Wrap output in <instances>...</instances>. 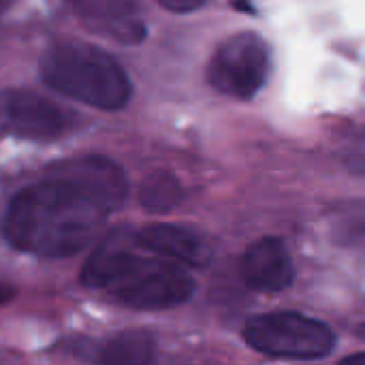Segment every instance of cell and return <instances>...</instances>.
I'll return each mask as SVG.
<instances>
[{
    "instance_id": "1",
    "label": "cell",
    "mask_w": 365,
    "mask_h": 365,
    "mask_svg": "<svg viewBox=\"0 0 365 365\" xmlns=\"http://www.w3.org/2000/svg\"><path fill=\"white\" fill-rule=\"evenodd\" d=\"M126 195V175L113 160L94 154L71 158L51 167L43 180L21 188L11 199L2 235L26 255L75 257L122 207Z\"/></svg>"
},
{
    "instance_id": "9",
    "label": "cell",
    "mask_w": 365,
    "mask_h": 365,
    "mask_svg": "<svg viewBox=\"0 0 365 365\" xmlns=\"http://www.w3.org/2000/svg\"><path fill=\"white\" fill-rule=\"evenodd\" d=\"M79 15L86 21H92L96 28L109 32L107 36H113L122 43H137L143 38L145 28L143 24L128 15V11H135L133 4H118V2H81L77 4Z\"/></svg>"
},
{
    "instance_id": "8",
    "label": "cell",
    "mask_w": 365,
    "mask_h": 365,
    "mask_svg": "<svg viewBox=\"0 0 365 365\" xmlns=\"http://www.w3.org/2000/svg\"><path fill=\"white\" fill-rule=\"evenodd\" d=\"M133 242L143 250L182 267H205L212 261L210 244L192 229L178 225H148L135 233Z\"/></svg>"
},
{
    "instance_id": "7",
    "label": "cell",
    "mask_w": 365,
    "mask_h": 365,
    "mask_svg": "<svg viewBox=\"0 0 365 365\" xmlns=\"http://www.w3.org/2000/svg\"><path fill=\"white\" fill-rule=\"evenodd\" d=\"M242 278L259 293H280L295 280L293 259L278 237H261L242 257Z\"/></svg>"
},
{
    "instance_id": "6",
    "label": "cell",
    "mask_w": 365,
    "mask_h": 365,
    "mask_svg": "<svg viewBox=\"0 0 365 365\" xmlns=\"http://www.w3.org/2000/svg\"><path fill=\"white\" fill-rule=\"evenodd\" d=\"M75 115L51 98L28 90L9 88L0 92V133L28 139L53 141L73 128Z\"/></svg>"
},
{
    "instance_id": "2",
    "label": "cell",
    "mask_w": 365,
    "mask_h": 365,
    "mask_svg": "<svg viewBox=\"0 0 365 365\" xmlns=\"http://www.w3.org/2000/svg\"><path fill=\"white\" fill-rule=\"evenodd\" d=\"M81 284L135 310L175 308L195 293V280L186 267L160 257H143L120 240H105L88 257Z\"/></svg>"
},
{
    "instance_id": "5",
    "label": "cell",
    "mask_w": 365,
    "mask_h": 365,
    "mask_svg": "<svg viewBox=\"0 0 365 365\" xmlns=\"http://www.w3.org/2000/svg\"><path fill=\"white\" fill-rule=\"evenodd\" d=\"M269 47L255 32H240L218 45L210 64L207 81L218 92L248 101L267 81Z\"/></svg>"
},
{
    "instance_id": "10",
    "label": "cell",
    "mask_w": 365,
    "mask_h": 365,
    "mask_svg": "<svg viewBox=\"0 0 365 365\" xmlns=\"http://www.w3.org/2000/svg\"><path fill=\"white\" fill-rule=\"evenodd\" d=\"M156 342L150 334L133 329L115 334L96 351L94 365H152Z\"/></svg>"
},
{
    "instance_id": "14",
    "label": "cell",
    "mask_w": 365,
    "mask_h": 365,
    "mask_svg": "<svg viewBox=\"0 0 365 365\" xmlns=\"http://www.w3.org/2000/svg\"><path fill=\"white\" fill-rule=\"evenodd\" d=\"M13 297H15V289L11 284H6V282L0 280V306L6 304V302H11Z\"/></svg>"
},
{
    "instance_id": "11",
    "label": "cell",
    "mask_w": 365,
    "mask_h": 365,
    "mask_svg": "<svg viewBox=\"0 0 365 365\" xmlns=\"http://www.w3.org/2000/svg\"><path fill=\"white\" fill-rule=\"evenodd\" d=\"M325 222L336 244L344 248L365 246V199L334 203Z\"/></svg>"
},
{
    "instance_id": "4",
    "label": "cell",
    "mask_w": 365,
    "mask_h": 365,
    "mask_svg": "<svg viewBox=\"0 0 365 365\" xmlns=\"http://www.w3.org/2000/svg\"><path fill=\"white\" fill-rule=\"evenodd\" d=\"M244 340L259 353L280 359H323L336 346L334 331L297 312L257 314L246 321Z\"/></svg>"
},
{
    "instance_id": "13",
    "label": "cell",
    "mask_w": 365,
    "mask_h": 365,
    "mask_svg": "<svg viewBox=\"0 0 365 365\" xmlns=\"http://www.w3.org/2000/svg\"><path fill=\"white\" fill-rule=\"evenodd\" d=\"M158 4L171 13H190V11L201 9L203 0H160Z\"/></svg>"
},
{
    "instance_id": "3",
    "label": "cell",
    "mask_w": 365,
    "mask_h": 365,
    "mask_svg": "<svg viewBox=\"0 0 365 365\" xmlns=\"http://www.w3.org/2000/svg\"><path fill=\"white\" fill-rule=\"evenodd\" d=\"M38 73L53 92L103 111H118L133 96V83L122 64L83 41L49 45L38 60Z\"/></svg>"
},
{
    "instance_id": "15",
    "label": "cell",
    "mask_w": 365,
    "mask_h": 365,
    "mask_svg": "<svg viewBox=\"0 0 365 365\" xmlns=\"http://www.w3.org/2000/svg\"><path fill=\"white\" fill-rule=\"evenodd\" d=\"M338 365H365V351L357 353V355H351V357H344Z\"/></svg>"
},
{
    "instance_id": "12",
    "label": "cell",
    "mask_w": 365,
    "mask_h": 365,
    "mask_svg": "<svg viewBox=\"0 0 365 365\" xmlns=\"http://www.w3.org/2000/svg\"><path fill=\"white\" fill-rule=\"evenodd\" d=\"M184 199V188L171 171H152L139 188V203L150 214H167Z\"/></svg>"
}]
</instances>
